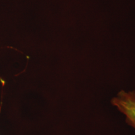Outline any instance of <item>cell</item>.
<instances>
[{"label": "cell", "mask_w": 135, "mask_h": 135, "mask_svg": "<svg viewBox=\"0 0 135 135\" xmlns=\"http://www.w3.org/2000/svg\"><path fill=\"white\" fill-rule=\"evenodd\" d=\"M111 102L125 115L128 124L135 128V92L121 91Z\"/></svg>", "instance_id": "obj_1"}, {"label": "cell", "mask_w": 135, "mask_h": 135, "mask_svg": "<svg viewBox=\"0 0 135 135\" xmlns=\"http://www.w3.org/2000/svg\"><path fill=\"white\" fill-rule=\"evenodd\" d=\"M1 106H0V113H1Z\"/></svg>", "instance_id": "obj_2"}]
</instances>
